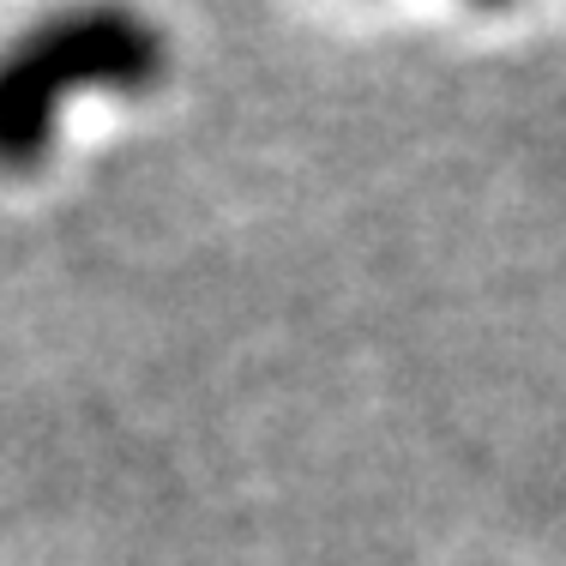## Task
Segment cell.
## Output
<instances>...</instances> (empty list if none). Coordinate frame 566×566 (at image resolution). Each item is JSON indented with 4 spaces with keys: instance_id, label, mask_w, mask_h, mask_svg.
<instances>
[{
    "instance_id": "obj_1",
    "label": "cell",
    "mask_w": 566,
    "mask_h": 566,
    "mask_svg": "<svg viewBox=\"0 0 566 566\" xmlns=\"http://www.w3.org/2000/svg\"><path fill=\"white\" fill-rule=\"evenodd\" d=\"M169 73V36L127 0L55 7L0 49V175H31L78 91L139 97Z\"/></svg>"
},
{
    "instance_id": "obj_2",
    "label": "cell",
    "mask_w": 566,
    "mask_h": 566,
    "mask_svg": "<svg viewBox=\"0 0 566 566\" xmlns=\"http://www.w3.org/2000/svg\"><path fill=\"white\" fill-rule=\"evenodd\" d=\"M482 7H501V0H482Z\"/></svg>"
}]
</instances>
